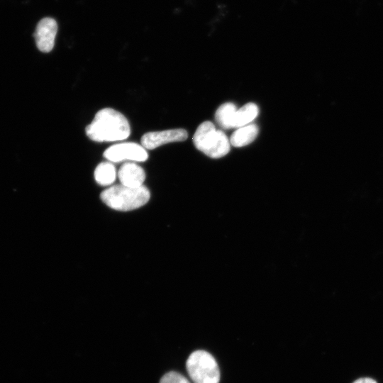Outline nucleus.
Listing matches in <instances>:
<instances>
[{
	"instance_id": "f257e3e1",
	"label": "nucleus",
	"mask_w": 383,
	"mask_h": 383,
	"mask_svg": "<svg viewBox=\"0 0 383 383\" xmlns=\"http://www.w3.org/2000/svg\"><path fill=\"white\" fill-rule=\"evenodd\" d=\"M87 135L96 142H112L126 139L131 133L127 118L111 108L99 110L85 128Z\"/></svg>"
},
{
	"instance_id": "f03ea898",
	"label": "nucleus",
	"mask_w": 383,
	"mask_h": 383,
	"mask_svg": "<svg viewBox=\"0 0 383 383\" xmlns=\"http://www.w3.org/2000/svg\"><path fill=\"white\" fill-rule=\"evenodd\" d=\"M150 192L144 186L130 187L123 184L111 186L101 194V200L110 208L122 211L134 210L150 199Z\"/></svg>"
},
{
	"instance_id": "7ed1b4c3",
	"label": "nucleus",
	"mask_w": 383,
	"mask_h": 383,
	"mask_svg": "<svg viewBox=\"0 0 383 383\" xmlns=\"http://www.w3.org/2000/svg\"><path fill=\"white\" fill-rule=\"evenodd\" d=\"M194 146L206 155L219 158L227 155L231 148L230 140L211 121L201 123L193 136Z\"/></svg>"
},
{
	"instance_id": "20e7f679",
	"label": "nucleus",
	"mask_w": 383,
	"mask_h": 383,
	"mask_svg": "<svg viewBox=\"0 0 383 383\" xmlns=\"http://www.w3.org/2000/svg\"><path fill=\"white\" fill-rule=\"evenodd\" d=\"M186 369L194 383H219L218 363L207 351L198 350L191 353L186 362Z\"/></svg>"
},
{
	"instance_id": "39448f33",
	"label": "nucleus",
	"mask_w": 383,
	"mask_h": 383,
	"mask_svg": "<svg viewBox=\"0 0 383 383\" xmlns=\"http://www.w3.org/2000/svg\"><path fill=\"white\" fill-rule=\"evenodd\" d=\"M104 157L111 162H119L126 160L143 162L147 160L148 154L142 145L127 142L110 146L104 152Z\"/></svg>"
},
{
	"instance_id": "423d86ee",
	"label": "nucleus",
	"mask_w": 383,
	"mask_h": 383,
	"mask_svg": "<svg viewBox=\"0 0 383 383\" xmlns=\"http://www.w3.org/2000/svg\"><path fill=\"white\" fill-rule=\"evenodd\" d=\"M187 137L188 133L183 128L170 129L146 133L140 143L146 150H153L169 143L184 141Z\"/></svg>"
},
{
	"instance_id": "0eeeda50",
	"label": "nucleus",
	"mask_w": 383,
	"mask_h": 383,
	"mask_svg": "<svg viewBox=\"0 0 383 383\" xmlns=\"http://www.w3.org/2000/svg\"><path fill=\"white\" fill-rule=\"evenodd\" d=\"M57 31V24L55 19L47 17L39 21L34 33V38L40 51L49 52L52 50Z\"/></svg>"
},
{
	"instance_id": "6e6552de",
	"label": "nucleus",
	"mask_w": 383,
	"mask_h": 383,
	"mask_svg": "<svg viewBox=\"0 0 383 383\" xmlns=\"http://www.w3.org/2000/svg\"><path fill=\"white\" fill-rule=\"evenodd\" d=\"M118 177L121 184L130 187H140L145 179L144 170L135 162L123 163L118 172Z\"/></svg>"
},
{
	"instance_id": "1a4fd4ad",
	"label": "nucleus",
	"mask_w": 383,
	"mask_h": 383,
	"mask_svg": "<svg viewBox=\"0 0 383 383\" xmlns=\"http://www.w3.org/2000/svg\"><path fill=\"white\" fill-rule=\"evenodd\" d=\"M258 134L256 124H248L237 128L230 138L231 145L235 147H243L251 143Z\"/></svg>"
},
{
	"instance_id": "9d476101",
	"label": "nucleus",
	"mask_w": 383,
	"mask_h": 383,
	"mask_svg": "<svg viewBox=\"0 0 383 383\" xmlns=\"http://www.w3.org/2000/svg\"><path fill=\"white\" fill-rule=\"evenodd\" d=\"M259 109L254 103H248L239 109H237L234 119L233 128H238L248 125L258 115Z\"/></svg>"
},
{
	"instance_id": "9b49d317",
	"label": "nucleus",
	"mask_w": 383,
	"mask_h": 383,
	"mask_svg": "<svg viewBox=\"0 0 383 383\" xmlns=\"http://www.w3.org/2000/svg\"><path fill=\"white\" fill-rule=\"evenodd\" d=\"M118 176L115 166L111 162L99 163L94 170L96 182L102 186L112 184Z\"/></svg>"
},
{
	"instance_id": "f8f14e48",
	"label": "nucleus",
	"mask_w": 383,
	"mask_h": 383,
	"mask_svg": "<svg viewBox=\"0 0 383 383\" xmlns=\"http://www.w3.org/2000/svg\"><path fill=\"white\" fill-rule=\"evenodd\" d=\"M237 111L236 106L231 102L221 105L216 111L215 119L224 129L233 128V119Z\"/></svg>"
},
{
	"instance_id": "ddd939ff",
	"label": "nucleus",
	"mask_w": 383,
	"mask_h": 383,
	"mask_svg": "<svg viewBox=\"0 0 383 383\" xmlns=\"http://www.w3.org/2000/svg\"><path fill=\"white\" fill-rule=\"evenodd\" d=\"M160 383H190V382L180 373L172 371L164 374Z\"/></svg>"
},
{
	"instance_id": "4468645a",
	"label": "nucleus",
	"mask_w": 383,
	"mask_h": 383,
	"mask_svg": "<svg viewBox=\"0 0 383 383\" xmlns=\"http://www.w3.org/2000/svg\"><path fill=\"white\" fill-rule=\"evenodd\" d=\"M353 383H377L374 379L370 377L360 378Z\"/></svg>"
}]
</instances>
